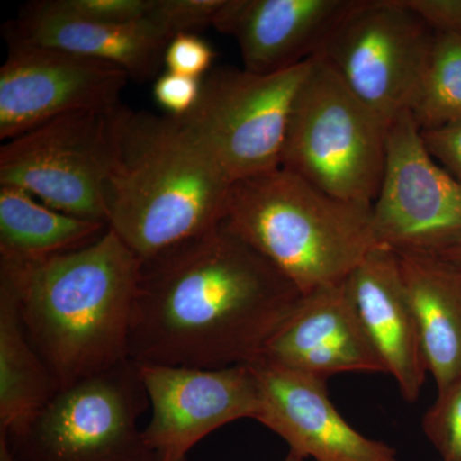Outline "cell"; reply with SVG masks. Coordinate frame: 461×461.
Wrapping results in <instances>:
<instances>
[{"label": "cell", "mask_w": 461, "mask_h": 461, "mask_svg": "<svg viewBox=\"0 0 461 461\" xmlns=\"http://www.w3.org/2000/svg\"><path fill=\"white\" fill-rule=\"evenodd\" d=\"M232 182L180 118L124 111L109 229L141 262L223 221Z\"/></svg>", "instance_id": "3957f363"}, {"label": "cell", "mask_w": 461, "mask_h": 461, "mask_svg": "<svg viewBox=\"0 0 461 461\" xmlns=\"http://www.w3.org/2000/svg\"><path fill=\"white\" fill-rule=\"evenodd\" d=\"M390 123L315 54L291 109L281 167L348 202L377 198Z\"/></svg>", "instance_id": "5b68a950"}, {"label": "cell", "mask_w": 461, "mask_h": 461, "mask_svg": "<svg viewBox=\"0 0 461 461\" xmlns=\"http://www.w3.org/2000/svg\"><path fill=\"white\" fill-rule=\"evenodd\" d=\"M346 285L384 372L395 379L405 402H417L429 366L399 254L375 247L346 278Z\"/></svg>", "instance_id": "2e32d148"}, {"label": "cell", "mask_w": 461, "mask_h": 461, "mask_svg": "<svg viewBox=\"0 0 461 461\" xmlns=\"http://www.w3.org/2000/svg\"><path fill=\"white\" fill-rule=\"evenodd\" d=\"M141 260L111 229L80 249L38 260L0 258L23 329L59 388L129 359Z\"/></svg>", "instance_id": "7a4b0ae2"}, {"label": "cell", "mask_w": 461, "mask_h": 461, "mask_svg": "<svg viewBox=\"0 0 461 461\" xmlns=\"http://www.w3.org/2000/svg\"><path fill=\"white\" fill-rule=\"evenodd\" d=\"M156 0H48L60 14L103 23H127L145 20Z\"/></svg>", "instance_id": "cb8c5ba5"}, {"label": "cell", "mask_w": 461, "mask_h": 461, "mask_svg": "<svg viewBox=\"0 0 461 461\" xmlns=\"http://www.w3.org/2000/svg\"><path fill=\"white\" fill-rule=\"evenodd\" d=\"M108 224L54 211L18 187L0 186V258L38 260L80 249Z\"/></svg>", "instance_id": "ffe728a7"}, {"label": "cell", "mask_w": 461, "mask_h": 461, "mask_svg": "<svg viewBox=\"0 0 461 461\" xmlns=\"http://www.w3.org/2000/svg\"><path fill=\"white\" fill-rule=\"evenodd\" d=\"M411 112L421 131L461 121V36L435 33Z\"/></svg>", "instance_id": "44dd1931"}, {"label": "cell", "mask_w": 461, "mask_h": 461, "mask_svg": "<svg viewBox=\"0 0 461 461\" xmlns=\"http://www.w3.org/2000/svg\"><path fill=\"white\" fill-rule=\"evenodd\" d=\"M433 39L405 0H354L317 54L391 124L411 111Z\"/></svg>", "instance_id": "9c48e42d"}, {"label": "cell", "mask_w": 461, "mask_h": 461, "mask_svg": "<svg viewBox=\"0 0 461 461\" xmlns=\"http://www.w3.org/2000/svg\"><path fill=\"white\" fill-rule=\"evenodd\" d=\"M433 159L461 185V121L421 131Z\"/></svg>", "instance_id": "4316f807"}, {"label": "cell", "mask_w": 461, "mask_h": 461, "mask_svg": "<svg viewBox=\"0 0 461 461\" xmlns=\"http://www.w3.org/2000/svg\"><path fill=\"white\" fill-rule=\"evenodd\" d=\"M259 357L324 381L341 373H386L346 281L302 295Z\"/></svg>", "instance_id": "5bb4252c"}, {"label": "cell", "mask_w": 461, "mask_h": 461, "mask_svg": "<svg viewBox=\"0 0 461 461\" xmlns=\"http://www.w3.org/2000/svg\"><path fill=\"white\" fill-rule=\"evenodd\" d=\"M284 461H306L304 457L300 456V455H297L295 453H288L287 456L285 457Z\"/></svg>", "instance_id": "4dcf8cb0"}, {"label": "cell", "mask_w": 461, "mask_h": 461, "mask_svg": "<svg viewBox=\"0 0 461 461\" xmlns=\"http://www.w3.org/2000/svg\"><path fill=\"white\" fill-rule=\"evenodd\" d=\"M438 256L450 260L451 263L456 264L461 268V239L457 240L450 248L439 253Z\"/></svg>", "instance_id": "f1b7e54d"}, {"label": "cell", "mask_w": 461, "mask_h": 461, "mask_svg": "<svg viewBox=\"0 0 461 461\" xmlns=\"http://www.w3.org/2000/svg\"><path fill=\"white\" fill-rule=\"evenodd\" d=\"M149 406L139 366L127 360L60 388L23 429L3 436L14 461H157L138 426Z\"/></svg>", "instance_id": "52a82bcc"}, {"label": "cell", "mask_w": 461, "mask_h": 461, "mask_svg": "<svg viewBox=\"0 0 461 461\" xmlns=\"http://www.w3.org/2000/svg\"><path fill=\"white\" fill-rule=\"evenodd\" d=\"M203 78L166 71L157 77L153 86L154 99L168 115L184 117L196 107L202 94Z\"/></svg>", "instance_id": "484cf974"}, {"label": "cell", "mask_w": 461, "mask_h": 461, "mask_svg": "<svg viewBox=\"0 0 461 461\" xmlns=\"http://www.w3.org/2000/svg\"><path fill=\"white\" fill-rule=\"evenodd\" d=\"M59 390L27 338L14 288L0 280V433L23 429Z\"/></svg>", "instance_id": "d6986e66"}, {"label": "cell", "mask_w": 461, "mask_h": 461, "mask_svg": "<svg viewBox=\"0 0 461 461\" xmlns=\"http://www.w3.org/2000/svg\"><path fill=\"white\" fill-rule=\"evenodd\" d=\"M129 80L111 63L11 41L0 68V139L12 140L72 112L120 105Z\"/></svg>", "instance_id": "7c38bea8"}, {"label": "cell", "mask_w": 461, "mask_h": 461, "mask_svg": "<svg viewBox=\"0 0 461 461\" xmlns=\"http://www.w3.org/2000/svg\"><path fill=\"white\" fill-rule=\"evenodd\" d=\"M126 108L72 112L0 149V186L18 187L54 211L107 223L105 190Z\"/></svg>", "instance_id": "8992f818"}, {"label": "cell", "mask_w": 461, "mask_h": 461, "mask_svg": "<svg viewBox=\"0 0 461 461\" xmlns=\"http://www.w3.org/2000/svg\"><path fill=\"white\" fill-rule=\"evenodd\" d=\"M222 5L223 0H156L147 20L172 41L213 27Z\"/></svg>", "instance_id": "603a6c76"}, {"label": "cell", "mask_w": 461, "mask_h": 461, "mask_svg": "<svg viewBox=\"0 0 461 461\" xmlns=\"http://www.w3.org/2000/svg\"><path fill=\"white\" fill-rule=\"evenodd\" d=\"M421 429L442 461H461V377L437 393Z\"/></svg>", "instance_id": "7402d4cb"}, {"label": "cell", "mask_w": 461, "mask_h": 461, "mask_svg": "<svg viewBox=\"0 0 461 461\" xmlns=\"http://www.w3.org/2000/svg\"><path fill=\"white\" fill-rule=\"evenodd\" d=\"M435 33L461 36V0H405Z\"/></svg>", "instance_id": "83f0119b"}, {"label": "cell", "mask_w": 461, "mask_h": 461, "mask_svg": "<svg viewBox=\"0 0 461 461\" xmlns=\"http://www.w3.org/2000/svg\"><path fill=\"white\" fill-rule=\"evenodd\" d=\"M223 222L304 294L341 284L378 247L372 205L280 168L233 182Z\"/></svg>", "instance_id": "277c9868"}, {"label": "cell", "mask_w": 461, "mask_h": 461, "mask_svg": "<svg viewBox=\"0 0 461 461\" xmlns=\"http://www.w3.org/2000/svg\"><path fill=\"white\" fill-rule=\"evenodd\" d=\"M153 409L145 442L157 461H186L206 436L239 420H256L260 387L251 364L218 369L140 366Z\"/></svg>", "instance_id": "8fae6325"}, {"label": "cell", "mask_w": 461, "mask_h": 461, "mask_svg": "<svg viewBox=\"0 0 461 461\" xmlns=\"http://www.w3.org/2000/svg\"><path fill=\"white\" fill-rule=\"evenodd\" d=\"M11 41L103 60L139 81L159 76L171 41L147 18L127 23H94L60 14L47 2L27 7L14 25Z\"/></svg>", "instance_id": "e0dca14e"}, {"label": "cell", "mask_w": 461, "mask_h": 461, "mask_svg": "<svg viewBox=\"0 0 461 461\" xmlns=\"http://www.w3.org/2000/svg\"><path fill=\"white\" fill-rule=\"evenodd\" d=\"M397 254L439 393L461 377V268L438 254Z\"/></svg>", "instance_id": "ac0fdd59"}, {"label": "cell", "mask_w": 461, "mask_h": 461, "mask_svg": "<svg viewBox=\"0 0 461 461\" xmlns=\"http://www.w3.org/2000/svg\"><path fill=\"white\" fill-rule=\"evenodd\" d=\"M309 60L272 75L212 69L203 78L196 107L178 117L232 184L280 168L291 109Z\"/></svg>", "instance_id": "ba28073f"}, {"label": "cell", "mask_w": 461, "mask_h": 461, "mask_svg": "<svg viewBox=\"0 0 461 461\" xmlns=\"http://www.w3.org/2000/svg\"><path fill=\"white\" fill-rule=\"evenodd\" d=\"M354 0H223L214 29L232 36L242 68L286 71L311 59Z\"/></svg>", "instance_id": "9a60e30c"}, {"label": "cell", "mask_w": 461, "mask_h": 461, "mask_svg": "<svg viewBox=\"0 0 461 461\" xmlns=\"http://www.w3.org/2000/svg\"><path fill=\"white\" fill-rule=\"evenodd\" d=\"M215 53L198 33H181L169 41L165 53L167 71L204 78L212 71Z\"/></svg>", "instance_id": "d4e9b609"}, {"label": "cell", "mask_w": 461, "mask_h": 461, "mask_svg": "<svg viewBox=\"0 0 461 461\" xmlns=\"http://www.w3.org/2000/svg\"><path fill=\"white\" fill-rule=\"evenodd\" d=\"M302 295L222 221L141 263L129 359L199 369L256 362Z\"/></svg>", "instance_id": "6da1fadb"}, {"label": "cell", "mask_w": 461, "mask_h": 461, "mask_svg": "<svg viewBox=\"0 0 461 461\" xmlns=\"http://www.w3.org/2000/svg\"><path fill=\"white\" fill-rule=\"evenodd\" d=\"M260 387L257 420L314 461H400L393 446L354 429L330 402L324 379L276 366L250 363Z\"/></svg>", "instance_id": "4fadbf2b"}, {"label": "cell", "mask_w": 461, "mask_h": 461, "mask_svg": "<svg viewBox=\"0 0 461 461\" xmlns=\"http://www.w3.org/2000/svg\"><path fill=\"white\" fill-rule=\"evenodd\" d=\"M0 461H14L9 450L7 438L3 435H0Z\"/></svg>", "instance_id": "f546056e"}, {"label": "cell", "mask_w": 461, "mask_h": 461, "mask_svg": "<svg viewBox=\"0 0 461 461\" xmlns=\"http://www.w3.org/2000/svg\"><path fill=\"white\" fill-rule=\"evenodd\" d=\"M372 218L378 247L396 253L439 254L461 239V185L430 156L411 111L388 129Z\"/></svg>", "instance_id": "30bf717a"}]
</instances>
